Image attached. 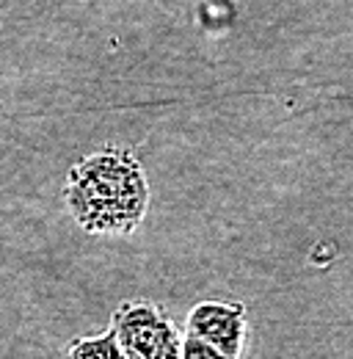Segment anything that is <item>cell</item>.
Returning <instances> with one entry per match:
<instances>
[{
    "label": "cell",
    "instance_id": "1",
    "mask_svg": "<svg viewBox=\"0 0 353 359\" xmlns=\"http://www.w3.org/2000/svg\"><path fill=\"white\" fill-rule=\"evenodd\" d=\"M64 202L88 235H132L149 208V180L130 149L102 147L67 172Z\"/></svg>",
    "mask_w": 353,
    "mask_h": 359
},
{
    "label": "cell",
    "instance_id": "2",
    "mask_svg": "<svg viewBox=\"0 0 353 359\" xmlns=\"http://www.w3.org/2000/svg\"><path fill=\"white\" fill-rule=\"evenodd\" d=\"M125 359H179L182 332L169 313L149 299L122 302L108 326Z\"/></svg>",
    "mask_w": 353,
    "mask_h": 359
},
{
    "label": "cell",
    "instance_id": "3",
    "mask_svg": "<svg viewBox=\"0 0 353 359\" xmlns=\"http://www.w3.org/2000/svg\"><path fill=\"white\" fill-rule=\"evenodd\" d=\"M246 304L243 302H199L191 307L185 318V332L188 337H196L207 346H213L223 357L240 359L243 343H246Z\"/></svg>",
    "mask_w": 353,
    "mask_h": 359
},
{
    "label": "cell",
    "instance_id": "4",
    "mask_svg": "<svg viewBox=\"0 0 353 359\" xmlns=\"http://www.w3.org/2000/svg\"><path fill=\"white\" fill-rule=\"evenodd\" d=\"M67 359H125V354L116 346V337L111 329L99 332V334H86V337H75L67 346Z\"/></svg>",
    "mask_w": 353,
    "mask_h": 359
},
{
    "label": "cell",
    "instance_id": "5",
    "mask_svg": "<svg viewBox=\"0 0 353 359\" xmlns=\"http://www.w3.org/2000/svg\"><path fill=\"white\" fill-rule=\"evenodd\" d=\"M179 359H229L223 357L221 351H216L213 346L196 340V337H188L182 334V346H179Z\"/></svg>",
    "mask_w": 353,
    "mask_h": 359
}]
</instances>
